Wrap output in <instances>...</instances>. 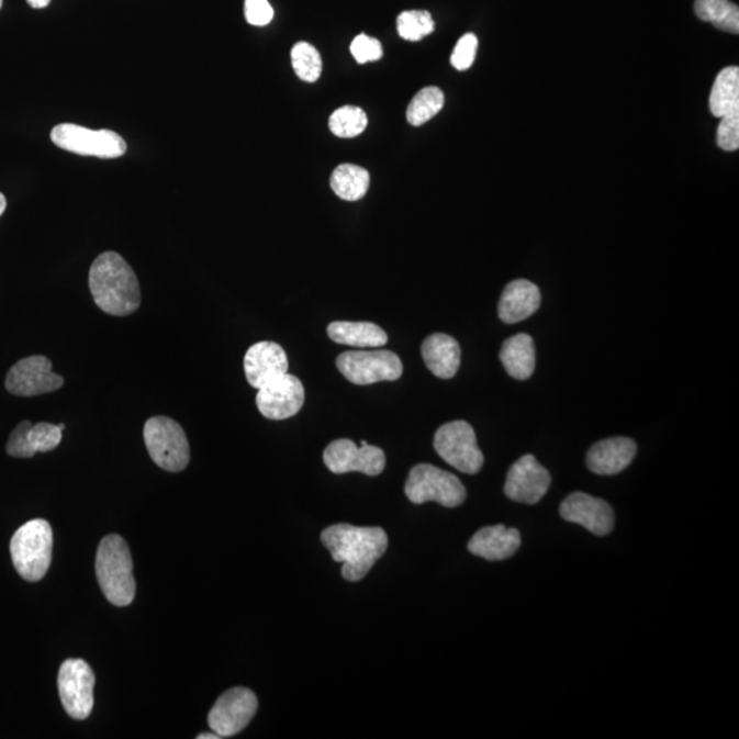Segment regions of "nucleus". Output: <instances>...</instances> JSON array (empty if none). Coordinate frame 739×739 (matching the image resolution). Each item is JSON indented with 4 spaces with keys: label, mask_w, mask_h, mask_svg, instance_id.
Listing matches in <instances>:
<instances>
[{
    "label": "nucleus",
    "mask_w": 739,
    "mask_h": 739,
    "mask_svg": "<svg viewBox=\"0 0 739 739\" xmlns=\"http://www.w3.org/2000/svg\"><path fill=\"white\" fill-rule=\"evenodd\" d=\"M321 538L333 560L343 563V576L351 582L363 580L388 548V536L381 527L338 524L322 531Z\"/></svg>",
    "instance_id": "f257e3e1"
},
{
    "label": "nucleus",
    "mask_w": 739,
    "mask_h": 739,
    "mask_svg": "<svg viewBox=\"0 0 739 739\" xmlns=\"http://www.w3.org/2000/svg\"><path fill=\"white\" fill-rule=\"evenodd\" d=\"M90 289L98 307L105 314L127 316L141 307V285L135 271L120 254L109 251L93 260Z\"/></svg>",
    "instance_id": "f03ea898"
},
{
    "label": "nucleus",
    "mask_w": 739,
    "mask_h": 739,
    "mask_svg": "<svg viewBox=\"0 0 739 739\" xmlns=\"http://www.w3.org/2000/svg\"><path fill=\"white\" fill-rule=\"evenodd\" d=\"M97 576L100 589L115 607L131 605L136 594L130 547L119 535L105 536L97 553Z\"/></svg>",
    "instance_id": "7ed1b4c3"
},
{
    "label": "nucleus",
    "mask_w": 739,
    "mask_h": 739,
    "mask_svg": "<svg viewBox=\"0 0 739 739\" xmlns=\"http://www.w3.org/2000/svg\"><path fill=\"white\" fill-rule=\"evenodd\" d=\"M10 553L16 572L24 580H43L53 558L52 526L44 519L26 522L11 538Z\"/></svg>",
    "instance_id": "20e7f679"
},
{
    "label": "nucleus",
    "mask_w": 739,
    "mask_h": 739,
    "mask_svg": "<svg viewBox=\"0 0 739 739\" xmlns=\"http://www.w3.org/2000/svg\"><path fill=\"white\" fill-rule=\"evenodd\" d=\"M404 491L411 503L436 502L447 508L459 507L467 497L466 488L457 475L426 463L413 467Z\"/></svg>",
    "instance_id": "39448f33"
},
{
    "label": "nucleus",
    "mask_w": 739,
    "mask_h": 739,
    "mask_svg": "<svg viewBox=\"0 0 739 739\" xmlns=\"http://www.w3.org/2000/svg\"><path fill=\"white\" fill-rule=\"evenodd\" d=\"M144 443L155 464L166 471L186 470L191 459V449H189L184 429L168 416H154L146 422Z\"/></svg>",
    "instance_id": "423d86ee"
},
{
    "label": "nucleus",
    "mask_w": 739,
    "mask_h": 739,
    "mask_svg": "<svg viewBox=\"0 0 739 739\" xmlns=\"http://www.w3.org/2000/svg\"><path fill=\"white\" fill-rule=\"evenodd\" d=\"M52 141L65 152L102 159L120 158L126 153V143L113 131H91L75 124L54 127Z\"/></svg>",
    "instance_id": "0eeeda50"
},
{
    "label": "nucleus",
    "mask_w": 739,
    "mask_h": 739,
    "mask_svg": "<svg viewBox=\"0 0 739 739\" xmlns=\"http://www.w3.org/2000/svg\"><path fill=\"white\" fill-rule=\"evenodd\" d=\"M435 449L449 466L464 474H477L482 469L483 455L475 432L466 421L443 425L435 436Z\"/></svg>",
    "instance_id": "6e6552de"
},
{
    "label": "nucleus",
    "mask_w": 739,
    "mask_h": 739,
    "mask_svg": "<svg viewBox=\"0 0 739 739\" xmlns=\"http://www.w3.org/2000/svg\"><path fill=\"white\" fill-rule=\"evenodd\" d=\"M337 369L355 385L396 381L403 374V363L392 351H348L336 360Z\"/></svg>",
    "instance_id": "1a4fd4ad"
},
{
    "label": "nucleus",
    "mask_w": 739,
    "mask_h": 739,
    "mask_svg": "<svg viewBox=\"0 0 739 739\" xmlns=\"http://www.w3.org/2000/svg\"><path fill=\"white\" fill-rule=\"evenodd\" d=\"M94 674L81 659H68L60 665L58 691L66 714L86 720L93 709Z\"/></svg>",
    "instance_id": "9d476101"
},
{
    "label": "nucleus",
    "mask_w": 739,
    "mask_h": 739,
    "mask_svg": "<svg viewBox=\"0 0 739 739\" xmlns=\"http://www.w3.org/2000/svg\"><path fill=\"white\" fill-rule=\"evenodd\" d=\"M258 710V698L247 687H233L216 699L209 714L210 729L221 738L246 729Z\"/></svg>",
    "instance_id": "9b49d317"
},
{
    "label": "nucleus",
    "mask_w": 739,
    "mask_h": 739,
    "mask_svg": "<svg viewBox=\"0 0 739 739\" xmlns=\"http://www.w3.org/2000/svg\"><path fill=\"white\" fill-rule=\"evenodd\" d=\"M5 389L11 394L22 398L38 396L63 388L64 377L53 372V363L46 357L21 359L8 372Z\"/></svg>",
    "instance_id": "f8f14e48"
},
{
    "label": "nucleus",
    "mask_w": 739,
    "mask_h": 739,
    "mask_svg": "<svg viewBox=\"0 0 739 739\" xmlns=\"http://www.w3.org/2000/svg\"><path fill=\"white\" fill-rule=\"evenodd\" d=\"M324 462L335 474L357 471L376 477L385 469L387 458L381 448L369 444L358 447L352 440L340 438L326 447Z\"/></svg>",
    "instance_id": "ddd939ff"
},
{
    "label": "nucleus",
    "mask_w": 739,
    "mask_h": 739,
    "mask_svg": "<svg viewBox=\"0 0 739 739\" xmlns=\"http://www.w3.org/2000/svg\"><path fill=\"white\" fill-rule=\"evenodd\" d=\"M304 399L302 381L287 372L258 389L257 405L265 418L282 421L296 415L303 407Z\"/></svg>",
    "instance_id": "4468645a"
},
{
    "label": "nucleus",
    "mask_w": 739,
    "mask_h": 739,
    "mask_svg": "<svg viewBox=\"0 0 739 739\" xmlns=\"http://www.w3.org/2000/svg\"><path fill=\"white\" fill-rule=\"evenodd\" d=\"M551 482V474L546 467L533 455H525L511 466L504 493L516 503L537 504L548 493Z\"/></svg>",
    "instance_id": "2eb2a0df"
},
{
    "label": "nucleus",
    "mask_w": 739,
    "mask_h": 739,
    "mask_svg": "<svg viewBox=\"0 0 739 739\" xmlns=\"http://www.w3.org/2000/svg\"><path fill=\"white\" fill-rule=\"evenodd\" d=\"M560 515L564 520L581 525L598 537L608 536L615 526L613 507L605 500L583 492L567 496L560 505Z\"/></svg>",
    "instance_id": "dca6fc26"
},
{
    "label": "nucleus",
    "mask_w": 739,
    "mask_h": 739,
    "mask_svg": "<svg viewBox=\"0 0 739 739\" xmlns=\"http://www.w3.org/2000/svg\"><path fill=\"white\" fill-rule=\"evenodd\" d=\"M288 369L285 351L280 344L273 341L254 344L244 358L247 381L255 389L262 388L276 378L287 374Z\"/></svg>",
    "instance_id": "f3484780"
},
{
    "label": "nucleus",
    "mask_w": 739,
    "mask_h": 739,
    "mask_svg": "<svg viewBox=\"0 0 739 739\" xmlns=\"http://www.w3.org/2000/svg\"><path fill=\"white\" fill-rule=\"evenodd\" d=\"M637 444L627 437H614L602 440L589 449L586 463L589 470L597 475H615L624 471L635 460Z\"/></svg>",
    "instance_id": "a211bd4d"
},
{
    "label": "nucleus",
    "mask_w": 739,
    "mask_h": 739,
    "mask_svg": "<svg viewBox=\"0 0 739 739\" xmlns=\"http://www.w3.org/2000/svg\"><path fill=\"white\" fill-rule=\"evenodd\" d=\"M540 305V288L529 280H515L504 288L499 302V316L504 324H518L537 313Z\"/></svg>",
    "instance_id": "6ab92c4d"
},
{
    "label": "nucleus",
    "mask_w": 739,
    "mask_h": 739,
    "mask_svg": "<svg viewBox=\"0 0 739 739\" xmlns=\"http://www.w3.org/2000/svg\"><path fill=\"white\" fill-rule=\"evenodd\" d=\"M520 533L504 525L486 526L471 537L469 551L491 561L510 559L520 548Z\"/></svg>",
    "instance_id": "aec40b11"
},
{
    "label": "nucleus",
    "mask_w": 739,
    "mask_h": 739,
    "mask_svg": "<svg viewBox=\"0 0 739 739\" xmlns=\"http://www.w3.org/2000/svg\"><path fill=\"white\" fill-rule=\"evenodd\" d=\"M422 357L433 374L441 380H451L460 368V346L454 337L435 333L422 344Z\"/></svg>",
    "instance_id": "412c9836"
},
{
    "label": "nucleus",
    "mask_w": 739,
    "mask_h": 739,
    "mask_svg": "<svg viewBox=\"0 0 739 739\" xmlns=\"http://www.w3.org/2000/svg\"><path fill=\"white\" fill-rule=\"evenodd\" d=\"M500 360L515 380H529L536 369L535 340L525 333L507 338L500 351Z\"/></svg>",
    "instance_id": "4be33fe9"
},
{
    "label": "nucleus",
    "mask_w": 739,
    "mask_h": 739,
    "mask_svg": "<svg viewBox=\"0 0 739 739\" xmlns=\"http://www.w3.org/2000/svg\"><path fill=\"white\" fill-rule=\"evenodd\" d=\"M327 335L337 344L357 348L383 347L388 343L385 331L370 322H332Z\"/></svg>",
    "instance_id": "5701e85b"
},
{
    "label": "nucleus",
    "mask_w": 739,
    "mask_h": 739,
    "mask_svg": "<svg viewBox=\"0 0 739 739\" xmlns=\"http://www.w3.org/2000/svg\"><path fill=\"white\" fill-rule=\"evenodd\" d=\"M709 110L718 119L739 114V69L730 66L716 77L709 97Z\"/></svg>",
    "instance_id": "b1692460"
},
{
    "label": "nucleus",
    "mask_w": 739,
    "mask_h": 739,
    "mask_svg": "<svg viewBox=\"0 0 739 739\" xmlns=\"http://www.w3.org/2000/svg\"><path fill=\"white\" fill-rule=\"evenodd\" d=\"M331 187L338 198L347 202H357L369 191V171L351 164L337 166L331 177Z\"/></svg>",
    "instance_id": "393cba45"
},
{
    "label": "nucleus",
    "mask_w": 739,
    "mask_h": 739,
    "mask_svg": "<svg viewBox=\"0 0 739 739\" xmlns=\"http://www.w3.org/2000/svg\"><path fill=\"white\" fill-rule=\"evenodd\" d=\"M694 11L699 20L710 22L719 31L739 33V9L730 0H696Z\"/></svg>",
    "instance_id": "a878e982"
},
{
    "label": "nucleus",
    "mask_w": 739,
    "mask_h": 739,
    "mask_svg": "<svg viewBox=\"0 0 739 739\" xmlns=\"http://www.w3.org/2000/svg\"><path fill=\"white\" fill-rule=\"evenodd\" d=\"M446 104L440 88L427 87L415 94L407 109V121L413 126H421L435 119Z\"/></svg>",
    "instance_id": "bb28decb"
},
{
    "label": "nucleus",
    "mask_w": 739,
    "mask_h": 739,
    "mask_svg": "<svg viewBox=\"0 0 739 739\" xmlns=\"http://www.w3.org/2000/svg\"><path fill=\"white\" fill-rule=\"evenodd\" d=\"M368 115L357 105H343L331 115L329 127L333 135L352 138L362 135L368 127Z\"/></svg>",
    "instance_id": "cd10ccee"
},
{
    "label": "nucleus",
    "mask_w": 739,
    "mask_h": 739,
    "mask_svg": "<svg viewBox=\"0 0 739 739\" xmlns=\"http://www.w3.org/2000/svg\"><path fill=\"white\" fill-rule=\"evenodd\" d=\"M292 68L300 80L315 82L322 74V58L318 49L307 42L294 44L291 52Z\"/></svg>",
    "instance_id": "c85d7f7f"
},
{
    "label": "nucleus",
    "mask_w": 739,
    "mask_h": 739,
    "mask_svg": "<svg viewBox=\"0 0 739 739\" xmlns=\"http://www.w3.org/2000/svg\"><path fill=\"white\" fill-rule=\"evenodd\" d=\"M436 24L429 11L410 10L403 11L398 16L399 35L408 42H419L435 32Z\"/></svg>",
    "instance_id": "c756f323"
},
{
    "label": "nucleus",
    "mask_w": 739,
    "mask_h": 739,
    "mask_svg": "<svg viewBox=\"0 0 739 739\" xmlns=\"http://www.w3.org/2000/svg\"><path fill=\"white\" fill-rule=\"evenodd\" d=\"M27 440H30L32 451L35 454L54 451L63 441V429L59 425L41 422V424L32 425L30 433H27Z\"/></svg>",
    "instance_id": "7c9ffc66"
},
{
    "label": "nucleus",
    "mask_w": 739,
    "mask_h": 739,
    "mask_svg": "<svg viewBox=\"0 0 739 739\" xmlns=\"http://www.w3.org/2000/svg\"><path fill=\"white\" fill-rule=\"evenodd\" d=\"M478 49V38L474 33H466L459 38L457 47L451 55V64L455 69L463 71L474 64Z\"/></svg>",
    "instance_id": "2f4dec72"
},
{
    "label": "nucleus",
    "mask_w": 739,
    "mask_h": 739,
    "mask_svg": "<svg viewBox=\"0 0 739 739\" xmlns=\"http://www.w3.org/2000/svg\"><path fill=\"white\" fill-rule=\"evenodd\" d=\"M351 54L357 63L360 65L368 63H376L382 58L383 52L381 43L374 37L368 35H359L354 38L351 43Z\"/></svg>",
    "instance_id": "473e14b6"
},
{
    "label": "nucleus",
    "mask_w": 739,
    "mask_h": 739,
    "mask_svg": "<svg viewBox=\"0 0 739 739\" xmlns=\"http://www.w3.org/2000/svg\"><path fill=\"white\" fill-rule=\"evenodd\" d=\"M31 427V422L24 421L11 432L8 446H5V451L10 457L27 459L35 455L30 446V440H27V433H30Z\"/></svg>",
    "instance_id": "72a5a7b5"
},
{
    "label": "nucleus",
    "mask_w": 739,
    "mask_h": 739,
    "mask_svg": "<svg viewBox=\"0 0 739 739\" xmlns=\"http://www.w3.org/2000/svg\"><path fill=\"white\" fill-rule=\"evenodd\" d=\"M718 127V146L725 152H737L739 148V114H732L720 119Z\"/></svg>",
    "instance_id": "f704fd0d"
},
{
    "label": "nucleus",
    "mask_w": 739,
    "mask_h": 739,
    "mask_svg": "<svg viewBox=\"0 0 739 739\" xmlns=\"http://www.w3.org/2000/svg\"><path fill=\"white\" fill-rule=\"evenodd\" d=\"M244 11H246L248 24L254 26L268 25L275 16V10L268 0H246Z\"/></svg>",
    "instance_id": "c9c22d12"
},
{
    "label": "nucleus",
    "mask_w": 739,
    "mask_h": 739,
    "mask_svg": "<svg viewBox=\"0 0 739 739\" xmlns=\"http://www.w3.org/2000/svg\"><path fill=\"white\" fill-rule=\"evenodd\" d=\"M27 4L33 9H44L47 8L52 0H26Z\"/></svg>",
    "instance_id": "e433bc0d"
},
{
    "label": "nucleus",
    "mask_w": 739,
    "mask_h": 739,
    "mask_svg": "<svg viewBox=\"0 0 739 739\" xmlns=\"http://www.w3.org/2000/svg\"><path fill=\"white\" fill-rule=\"evenodd\" d=\"M198 739H220L221 737L219 735H215V732H203V735H200L197 737Z\"/></svg>",
    "instance_id": "4c0bfd02"
},
{
    "label": "nucleus",
    "mask_w": 739,
    "mask_h": 739,
    "mask_svg": "<svg viewBox=\"0 0 739 739\" xmlns=\"http://www.w3.org/2000/svg\"><path fill=\"white\" fill-rule=\"evenodd\" d=\"M5 208H8V202L2 193H0V216L4 213Z\"/></svg>",
    "instance_id": "58836bf2"
},
{
    "label": "nucleus",
    "mask_w": 739,
    "mask_h": 739,
    "mask_svg": "<svg viewBox=\"0 0 739 739\" xmlns=\"http://www.w3.org/2000/svg\"><path fill=\"white\" fill-rule=\"evenodd\" d=\"M3 0H0V9H2Z\"/></svg>",
    "instance_id": "ea45409f"
}]
</instances>
